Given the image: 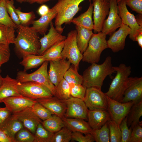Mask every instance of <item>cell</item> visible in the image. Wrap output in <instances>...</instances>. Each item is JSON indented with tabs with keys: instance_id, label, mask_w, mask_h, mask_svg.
<instances>
[{
	"instance_id": "cell-1",
	"label": "cell",
	"mask_w": 142,
	"mask_h": 142,
	"mask_svg": "<svg viewBox=\"0 0 142 142\" xmlns=\"http://www.w3.org/2000/svg\"><path fill=\"white\" fill-rule=\"evenodd\" d=\"M14 49L17 55L23 58L28 54H39L40 47L39 34L32 27L20 25L17 28Z\"/></svg>"
},
{
	"instance_id": "cell-2",
	"label": "cell",
	"mask_w": 142,
	"mask_h": 142,
	"mask_svg": "<svg viewBox=\"0 0 142 142\" xmlns=\"http://www.w3.org/2000/svg\"><path fill=\"white\" fill-rule=\"evenodd\" d=\"M83 72L82 84L87 88L101 89L104 80L108 75L115 72L112 64V58L107 57L103 63L91 64Z\"/></svg>"
},
{
	"instance_id": "cell-3",
	"label": "cell",
	"mask_w": 142,
	"mask_h": 142,
	"mask_svg": "<svg viewBox=\"0 0 142 142\" xmlns=\"http://www.w3.org/2000/svg\"><path fill=\"white\" fill-rule=\"evenodd\" d=\"M85 0H58L52 8L57 12L55 18V28L62 34L64 27V23L69 24L80 9L79 6ZM90 2L91 0H89Z\"/></svg>"
},
{
	"instance_id": "cell-4",
	"label": "cell",
	"mask_w": 142,
	"mask_h": 142,
	"mask_svg": "<svg viewBox=\"0 0 142 142\" xmlns=\"http://www.w3.org/2000/svg\"><path fill=\"white\" fill-rule=\"evenodd\" d=\"M116 75L112 81L106 95L116 100L121 102L124 92L126 89L131 68L122 63L118 66L114 67Z\"/></svg>"
},
{
	"instance_id": "cell-5",
	"label": "cell",
	"mask_w": 142,
	"mask_h": 142,
	"mask_svg": "<svg viewBox=\"0 0 142 142\" xmlns=\"http://www.w3.org/2000/svg\"><path fill=\"white\" fill-rule=\"evenodd\" d=\"M106 35L102 32L93 33L83 54L82 60L91 64L100 61L102 52L107 48Z\"/></svg>"
},
{
	"instance_id": "cell-6",
	"label": "cell",
	"mask_w": 142,
	"mask_h": 142,
	"mask_svg": "<svg viewBox=\"0 0 142 142\" xmlns=\"http://www.w3.org/2000/svg\"><path fill=\"white\" fill-rule=\"evenodd\" d=\"M48 62L45 61L38 69L31 73L22 71L18 72L16 79L21 83L32 81L43 84L49 89L53 96H55V86L51 82L48 75Z\"/></svg>"
},
{
	"instance_id": "cell-7",
	"label": "cell",
	"mask_w": 142,
	"mask_h": 142,
	"mask_svg": "<svg viewBox=\"0 0 142 142\" xmlns=\"http://www.w3.org/2000/svg\"><path fill=\"white\" fill-rule=\"evenodd\" d=\"M76 30L69 32L65 40L64 46L61 56L62 58L67 59L75 69L78 70L83 54L80 52L76 41Z\"/></svg>"
},
{
	"instance_id": "cell-8",
	"label": "cell",
	"mask_w": 142,
	"mask_h": 142,
	"mask_svg": "<svg viewBox=\"0 0 142 142\" xmlns=\"http://www.w3.org/2000/svg\"><path fill=\"white\" fill-rule=\"evenodd\" d=\"M17 88L21 95L33 100L53 96L47 87L36 82L29 81L21 83L19 82L17 85Z\"/></svg>"
},
{
	"instance_id": "cell-9",
	"label": "cell",
	"mask_w": 142,
	"mask_h": 142,
	"mask_svg": "<svg viewBox=\"0 0 142 142\" xmlns=\"http://www.w3.org/2000/svg\"><path fill=\"white\" fill-rule=\"evenodd\" d=\"M83 100L89 110L107 111V96L102 91L101 89L93 87L87 88Z\"/></svg>"
},
{
	"instance_id": "cell-10",
	"label": "cell",
	"mask_w": 142,
	"mask_h": 142,
	"mask_svg": "<svg viewBox=\"0 0 142 142\" xmlns=\"http://www.w3.org/2000/svg\"><path fill=\"white\" fill-rule=\"evenodd\" d=\"M107 111L111 119L120 125L127 116L132 106L135 103L134 101L122 103L107 96Z\"/></svg>"
},
{
	"instance_id": "cell-11",
	"label": "cell",
	"mask_w": 142,
	"mask_h": 142,
	"mask_svg": "<svg viewBox=\"0 0 142 142\" xmlns=\"http://www.w3.org/2000/svg\"><path fill=\"white\" fill-rule=\"evenodd\" d=\"M119 14L122 23L128 26L131 29L129 37L134 41L138 35L142 33V27L138 23L135 17L128 11L125 0H121L118 3Z\"/></svg>"
},
{
	"instance_id": "cell-12",
	"label": "cell",
	"mask_w": 142,
	"mask_h": 142,
	"mask_svg": "<svg viewBox=\"0 0 142 142\" xmlns=\"http://www.w3.org/2000/svg\"><path fill=\"white\" fill-rule=\"evenodd\" d=\"M63 101L67 106L64 117L88 120V109L83 99L71 96L69 99Z\"/></svg>"
},
{
	"instance_id": "cell-13",
	"label": "cell",
	"mask_w": 142,
	"mask_h": 142,
	"mask_svg": "<svg viewBox=\"0 0 142 142\" xmlns=\"http://www.w3.org/2000/svg\"><path fill=\"white\" fill-rule=\"evenodd\" d=\"M110 8L107 18L105 19L101 31L106 35H111L122 24V20L119 14L117 0H109Z\"/></svg>"
},
{
	"instance_id": "cell-14",
	"label": "cell",
	"mask_w": 142,
	"mask_h": 142,
	"mask_svg": "<svg viewBox=\"0 0 142 142\" xmlns=\"http://www.w3.org/2000/svg\"><path fill=\"white\" fill-rule=\"evenodd\" d=\"M93 19L95 33L101 32L103 23L108 15L110 8L109 1L103 0H93Z\"/></svg>"
},
{
	"instance_id": "cell-15",
	"label": "cell",
	"mask_w": 142,
	"mask_h": 142,
	"mask_svg": "<svg viewBox=\"0 0 142 142\" xmlns=\"http://www.w3.org/2000/svg\"><path fill=\"white\" fill-rule=\"evenodd\" d=\"M142 100V77H129L121 102H138Z\"/></svg>"
},
{
	"instance_id": "cell-16",
	"label": "cell",
	"mask_w": 142,
	"mask_h": 142,
	"mask_svg": "<svg viewBox=\"0 0 142 142\" xmlns=\"http://www.w3.org/2000/svg\"><path fill=\"white\" fill-rule=\"evenodd\" d=\"M12 114L19 120L24 126L34 134L38 124L42 121L33 112L31 107H27Z\"/></svg>"
},
{
	"instance_id": "cell-17",
	"label": "cell",
	"mask_w": 142,
	"mask_h": 142,
	"mask_svg": "<svg viewBox=\"0 0 142 142\" xmlns=\"http://www.w3.org/2000/svg\"><path fill=\"white\" fill-rule=\"evenodd\" d=\"M131 31L128 26L122 23L118 30L113 32L107 40V48L110 49L114 53L123 50L126 38Z\"/></svg>"
},
{
	"instance_id": "cell-18",
	"label": "cell",
	"mask_w": 142,
	"mask_h": 142,
	"mask_svg": "<svg viewBox=\"0 0 142 142\" xmlns=\"http://www.w3.org/2000/svg\"><path fill=\"white\" fill-rule=\"evenodd\" d=\"M49 62L48 72L49 78L52 83L56 86L63 78L67 70L70 66V62L66 59L61 58Z\"/></svg>"
},
{
	"instance_id": "cell-19",
	"label": "cell",
	"mask_w": 142,
	"mask_h": 142,
	"mask_svg": "<svg viewBox=\"0 0 142 142\" xmlns=\"http://www.w3.org/2000/svg\"><path fill=\"white\" fill-rule=\"evenodd\" d=\"M50 28L48 33L40 38V47L38 55H42L50 48L62 41L66 37L59 33L54 27L53 22L50 23Z\"/></svg>"
},
{
	"instance_id": "cell-20",
	"label": "cell",
	"mask_w": 142,
	"mask_h": 142,
	"mask_svg": "<svg viewBox=\"0 0 142 142\" xmlns=\"http://www.w3.org/2000/svg\"><path fill=\"white\" fill-rule=\"evenodd\" d=\"M37 102L36 100L22 95L9 97L2 100V102L5 104V107L11 113L26 108H32Z\"/></svg>"
},
{
	"instance_id": "cell-21",
	"label": "cell",
	"mask_w": 142,
	"mask_h": 142,
	"mask_svg": "<svg viewBox=\"0 0 142 142\" xmlns=\"http://www.w3.org/2000/svg\"><path fill=\"white\" fill-rule=\"evenodd\" d=\"M51 112L62 118L64 117L67 106L64 101L58 99L56 96L42 98L36 100Z\"/></svg>"
},
{
	"instance_id": "cell-22",
	"label": "cell",
	"mask_w": 142,
	"mask_h": 142,
	"mask_svg": "<svg viewBox=\"0 0 142 142\" xmlns=\"http://www.w3.org/2000/svg\"><path fill=\"white\" fill-rule=\"evenodd\" d=\"M87 118L88 123L93 130L100 128L111 120L108 111L101 110H90L88 109Z\"/></svg>"
},
{
	"instance_id": "cell-23",
	"label": "cell",
	"mask_w": 142,
	"mask_h": 142,
	"mask_svg": "<svg viewBox=\"0 0 142 142\" xmlns=\"http://www.w3.org/2000/svg\"><path fill=\"white\" fill-rule=\"evenodd\" d=\"M19 82L16 79L12 78L8 75L3 78L0 86V103H2L3 100L7 98L22 95L17 88Z\"/></svg>"
},
{
	"instance_id": "cell-24",
	"label": "cell",
	"mask_w": 142,
	"mask_h": 142,
	"mask_svg": "<svg viewBox=\"0 0 142 142\" xmlns=\"http://www.w3.org/2000/svg\"><path fill=\"white\" fill-rule=\"evenodd\" d=\"M24 127L22 123L12 114L0 125V127L12 142H15V138L16 134Z\"/></svg>"
},
{
	"instance_id": "cell-25",
	"label": "cell",
	"mask_w": 142,
	"mask_h": 142,
	"mask_svg": "<svg viewBox=\"0 0 142 142\" xmlns=\"http://www.w3.org/2000/svg\"><path fill=\"white\" fill-rule=\"evenodd\" d=\"M64 125L72 132H79L86 134L91 133L93 130L89 123L84 120L80 118H62Z\"/></svg>"
},
{
	"instance_id": "cell-26",
	"label": "cell",
	"mask_w": 142,
	"mask_h": 142,
	"mask_svg": "<svg viewBox=\"0 0 142 142\" xmlns=\"http://www.w3.org/2000/svg\"><path fill=\"white\" fill-rule=\"evenodd\" d=\"M57 14V12L51 8L47 14L41 16L37 20H34L32 23L31 27L38 33L44 35L48 30L50 23L55 18Z\"/></svg>"
},
{
	"instance_id": "cell-27",
	"label": "cell",
	"mask_w": 142,
	"mask_h": 142,
	"mask_svg": "<svg viewBox=\"0 0 142 142\" xmlns=\"http://www.w3.org/2000/svg\"><path fill=\"white\" fill-rule=\"evenodd\" d=\"M93 11V4L90 2L87 10L78 17L73 18L71 23L76 26L92 31L94 28V23L92 19Z\"/></svg>"
},
{
	"instance_id": "cell-28",
	"label": "cell",
	"mask_w": 142,
	"mask_h": 142,
	"mask_svg": "<svg viewBox=\"0 0 142 142\" xmlns=\"http://www.w3.org/2000/svg\"><path fill=\"white\" fill-rule=\"evenodd\" d=\"M77 31L76 41L78 47L83 54L87 49L89 42L94 33L90 30L75 25Z\"/></svg>"
},
{
	"instance_id": "cell-29",
	"label": "cell",
	"mask_w": 142,
	"mask_h": 142,
	"mask_svg": "<svg viewBox=\"0 0 142 142\" xmlns=\"http://www.w3.org/2000/svg\"><path fill=\"white\" fill-rule=\"evenodd\" d=\"M142 116V100L135 103L131 108L127 115V125L132 129L140 122L139 119Z\"/></svg>"
},
{
	"instance_id": "cell-30",
	"label": "cell",
	"mask_w": 142,
	"mask_h": 142,
	"mask_svg": "<svg viewBox=\"0 0 142 142\" xmlns=\"http://www.w3.org/2000/svg\"><path fill=\"white\" fill-rule=\"evenodd\" d=\"M20 63L24 67L23 71L37 68L46 61L43 55L33 54L27 55L22 58Z\"/></svg>"
},
{
	"instance_id": "cell-31",
	"label": "cell",
	"mask_w": 142,
	"mask_h": 142,
	"mask_svg": "<svg viewBox=\"0 0 142 142\" xmlns=\"http://www.w3.org/2000/svg\"><path fill=\"white\" fill-rule=\"evenodd\" d=\"M42 124L46 129L53 133L57 132L65 126L62 118L54 114L43 120Z\"/></svg>"
},
{
	"instance_id": "cell-32",
	"label": "cell",
	"mask_w": 142,
	"mask_h": 142,
	"mask_svg": "<svg viewBox=\"0 0 142 142\" xmlns=\"http://www.w3.org/2000/svg\"><path fill=\"white\" fill-rule=\"evenodd\" d=\"M15 29L0 24V44L9 45L14 43Z\"/></svg>"
},
{
	"instance_id": "cell-33",
	"label": "cell",
	"mask_w": 142,
	"mask_h": 142,
	"mask_svg": "<svg viewBox=\"0 0 142 142\" xmlns=\"http://www.w3.org/2000/svg\"><path fill=\"white\" fill-rule=\"evenodd\" d=\"M64 40L54 45L43 54L42 55L46 61L49 62L62 58L61 54L64 46Z\"/></svg>"
},
{
	"instance_id": "cell-34",
	"label": "cell",
	"mask_w": 142,
	"mask_h": 142,
	"mask_svg": "<svg viewBox=\"0 0 142 142\" xmlns=\"http://www.w3.org/2000/svg\"><path fill=\"white\" fill-rule=\"evenodd\" d=\"M91 134L96 142H110L109 130L107 122L100 128L93 130Z\"/></svg>"
},
{
	"instance_id": "cell-35",
	"label": "cell",
	"mask_w": 142,
	"mask_h": 142,
	"mask_svg": "<svg viewBox=\"0 0 142 142\" xmlns=\"http://www.w3.org/2000/svg\"><path fill=\"white\" fill-rule=\"evenodd\" d=\"M55 87V96L59 99L64 100L71 97L70 85L64 78Z\"/></svg>"
},
{
	"instance_id": "cell-36",
	"label": "cell",
	"mask_w": 142,
	"mask_h": 142,
	"mask_svg": "<svg viewBox=\"0 0 142 142\" xmlns=\"http://www.w3.org/2000/svg\"><path fill=\"white\" fill-rule=\"evenodd\" d=\"M54 134L46 129L42 123H40L38 125L34 135L33 142H51Z\"/></svg>"
},
{
	"instance_id": "cell-37",
	"label": "cell",
	"mask_w": 142,
	"mask_h": 142,
	"mask_svg": "<svg viewBox=\"0 0 142 142\" xmlns=\"http://www.w3.org/2000/svg\"><path fill=\"white\" fill-rule=\"evenodd\" d=\"M63 78L69 84H82V76L78 73V70L73 66L70 67L66 71Z\"/></svg>"
},
{
	"instance_id": "cell-38",
	"label": "cell",
	"mask_w": 142,
	"mask_h": 142,
	"mask_svg": "<svg viewBox=\"0 0 142 142\" xmlns=\"http://www.w3.org/2000/svg\"><path fill=\"white\" fill-rule=\"evenodd\" d=\"M6 1V0H0V24L17 28V26L12 20L7 12Z\"/></svg>"
},
{
	"instance_id": "cell-39",
	"label": "cell",
	"mask_w": 142,
	"mask_h": 142,
	"mask_svg": "<svg viewBox=\"0 0 142 142\" xmlns=\"http://www.w3.org/2000/svg\"><path fill=\"white\" fill-rule=\"evenodd\" d=\"M107 123L109 130L110 142H121V134L119 125L111 119Z\"/></svg>"
},
{
	"instance_id": "cell-40",
	"label": "cell",
	"mask_w": 142,
	"mask_h": 142,
	"mask_svg": "<svg viewBox=\"0 0 142 142\" xmlns=\"http://www.w3.org/2000/svg\"><path fill=\"white\" fill-rule=\"evenodd\" d=\"M72 132L66 126L54 133L51 142H69L72 139Z\"/></svg>"
},
{
	"instance_id": "cell-41",
	"label": "cell",
	"mask_w": 142,
	"mask_h": 142,
	"mask_svg": "<svg viewBox=\"0 0 142 142\" xmlns=\"http://www.w3.org/2000/svg\"><path fill=\"white\" fill-rule=\"evenodd\" d=\"M34 113L41 120H44L50 117L53 114L37 101L31 108Z\"/></svg>"
},
{
	"instance_id": "cell-42",
	"label": "cell",
	"mask_w": 142,
	"mask_h": 142,
	"mask_svg": "<svg viewBox=\"0 0 142 142\" xmlns=\"http://www.w3.org/2000/svg\"><path fill=\"white\" fill-rule=\"evenodd\" d=\"M16 12L18 15L21 25L28 26L32 23L35 18V15L33 11L28 12H22L20 9H16Z\"/></svg>"
},
{
	"instance_id": "cell-43",
	"label": "cell",
	"mask_w": 142,
	"mask_h": 142,
	"mask_svg": "<svg viewBox=\"0 0 142 142\" xmlns=\"http://www.w3.org/2000/svg\"><path fill=\"white\" fill-rule=\"evenodd\" d=\"M34 135L24 128L19 130L15 136V142H33Z\"/></svg>"
},
{
	"instance_id": "cell-44",
	"label": "cell",
	"mask_w": 142,
	"mask_h": 142,
	"mask_svg": "<svg viewBox=\"0 0 142 142\" xmlns=\"http://www.w3.org/2000/svg\"><path fill=\"white\" fill-rule=\"evenodd\" d=\"M69 85L71 96L83 100L86 92V87L82 84Z\"/></svg>"
},
{
	"instance_id": "cell-45",
	"label": "cell",
	"mask_w": 142,
	"mask_h": 142,
	"mask_svg": "<svg viewBox=\"0 0 142 142\" xmlns=\"http://www.w3.org/2000/svg\"><path fill=\"white\" fill-rule=\"evenodd\" d=\"M13 0H6V5L7 12L14 23L17 26L21 25L20 22L16 11V8Z\"/></svg>"
},
{
	"instance_id": "cell-46",
	"label": "cell",
	"mask_w": 142,
	"mask_h": 142,
	"mask_svg": "<svg viewBox=\"0 0 142 142\" xmlns=\"http://www.w3.org/2000/svg\"><path fill=\"white\" fill-rule=\"evenodd\" d=\"M127 116L122 120L119 125L121 132V142H129L132 129L128 128L127 125Z\"/></svg>"
},
{
	"instance_id": "cell-47",
	"label": "cell",
	"mask_w": 142,
	"mask_h": 142,
	"mask_svg": "<svg viewBox=\"0 0 142 142\" xmlns=\"http://www.w3.org/2000/svg\"><path fill=\"white\" fill-rule=\"evenodd\" d=\"M142 142V128L140 122L132 129L129 142Z\"/></svg>"
},
{
	"instance_id": "cell-48",
	"label": "cell",
	"mask_w": 142,
	"mask_h": 142,
	"mask_svg": "<svg viewBox=\"0 0 142 142\" xmlns=\"http://www.w3.org/2000/svg\"><path fill=\"white\" fill-rule=\"evenodd\" d=\"M79 132H72L71 140L79 142H93L94 140L92 135L90 133L83 135Z\"/></svg>"
},
{
	"instance_id": "cell-49",
	"label": "cell",
	"mask_w": 142,
	"mask_h": 142,
	"mask_svg": "<svg viewBox=\"0 0 142 142\" xmlns=\"http://www.w3.org/2000/svg\"><path fill=\"white\" fill-rule=\"evenodd\" d=\"M10 55L9 45L0 44V68L9 60Z\"/></svg>"
},
{
	"instance_id": "cell-50",
	"label": "cell",
	"mask_w": 142,
	"mask_h": 142,
	"mask_svg": "<svg viewBox=\"0 0 142 142\" xmlns=\"http://www.w3.org/2000/svg\"><path fill=\"white\" fill-rule=\"evenodd\" d=\"M126 5L133 11L142 14V0H125Z\"/></svg>"
},
{
	"instance_id": "cell-51",
	"label": "cell",
	"mask_w": 142,
	"mask_h": 142,
	"mask_svg": "<svg viewBox=\"0 0 142 142\" xmlns=\"http://www.w3.org/2000/svg\"><path fill=\"white\" fill-rule=\"evenodd\" d=\"M11 114V113L6 107H0V118L3 121L7 119Z\"/></svg>"
},
{
	"instance_id": "cell-52",
	"label": "cell",
	"mask_w": 142,
	"mask_h": 142,
	"mask_svg": "<svg viewBox=\"0 0 142 142\" xmlns=\"http://www.w3.org/2000/svg\"><path fill=\"white\" fill-rule=\"evenodd\" d=\"M50 8L46 5L43 4L38 9L37 12L41 16L47 14L49 11Z\"/></svg>"
},
{
	"instance_id": "cell-53",
	"label": "cell",
	"mask_w": 142,
	"mask_h": 142,
	"mask_svg": "<svg viewBox=\"0 0 142 142\" xmlns=\"http://www.w3.org/2000/svg\"><path fill=\"white\" fill-rule=\"evenodd\" d=\"M0 142H12L11 139L0 127Z\"/></svg>"
},
{
	"instance_id": "cell-54",
	"label": "cell",
	"mask_w": 142,
	"mask_h": 142,
	"mask_svg": "<svg viewBox=\"0 0 142 142\" xmlns=\"http://www.w3.org/2000/svg\"><path fill=\"white\" fill-rule=\"evenodd\" d=\"M53 0H27L26 2L30 4L37 3L42 4L47 2Z\"/></svg>"
},
{
	"instance_id": "cell-55",
	"label": "cell",
	"mask_w": 142,
	"mask_h": 142,
	"mask_svg": "<svg viewBox=\"0 0 142 142\" xmlns=\"http://www.w3.org/2000/svg\"><path fill=\"white\" fill-rule=\"evenodd\" d=\"M135 41H137L139 45L142 48V33L137 35L135 38Z\"/></svg>"
},
{
	"instance_id": "cell-56",
	"label": "cell",
	"mask_w": 142,
	"mask_h": 142,
	"mask_svg": "<svg viewBox=\"0 0 142 142\" xmlns=\"http://www.w3.org/2000/svg\"><path fill=\"white\" fill-rule=\"evenodd\" d=\"M142 14H139L135 18L138 24L141 26L142 27Z\"/></svg>"
},
{
	"instance_id": "cell-57",
	"label": "cell",
	"mask_w": 142,
	"mask_h": 142,
	"mask_svg": "<svg viewBox=\"0 0 142 142\" xmlns=\"http://www.w3.org/2000/svg\"><path fill=\"white\" fill-rule=\"evenodd\" d=\"M1 68H0V86L1 85L2 83V82L3 79V78L2 77L1 74Z\"/></svg>"
},
{
	"instance_id": "cell-58",
	"label": "cell",
	"mask_w": 142,
	"mask_h": 142,
	"mask_svg": "<svg viewBox=\"0 0 142 142\" xmlns=\"http://www.w3.org/2000/svg\"><path fill=\"white\" fill-rule=\"evenodd\" d=\"M27 0H16V1L20 3L26 2Z\"/></svg>"
},
{
	"instance_id": "cell-59",
	"label": "cell",
	"mask_w": 142,
	"mask_h": 142,
	"mask_svg": "<svg viewBox=\"0 0 142 142\" xmlns=\"http://www.w3.org/2000/svg\"><path fill=\"white\" fill-rule=\"evenodd\" d=\"M2 120L0 118V125L2 123Z\"/></svg>"
},
{
	"instance_id": "cell-60",
	"label": "cell",
	"mask_w": 142,
	"mask_h": 142,
	"mask_svg": "<svg viewBox=\"0 0 142 142\" xmlns=\"http://www.w3.org/2000/svg\"><path fill=\"white\" fill-rule=\"evenodd\" d=\"M121 0H117V2L118 3V2H119V1H120Z\"/></svg>"
},
{
	"instance_id": "cell-61",
	"label": "cell",
	"mask_w": 142,
	"mask_h": 142,
	"mask_svg": "<svg viewBox=\"0 0 142 142\" xmlns=\"http://www.w3.org/2000/svg\"><path fill=\"white\" fill-rule=\"evenodd\" d=\"M105 0V1H109V0Z\"/></svg>"
},
{
	"instance_id": "cell-62",
	"label": "cell",
	"mask_w": 142,
	"mask_h": 142,
	"mask_svg": "<svg viewBox=\"0 0 142 142\" xmlns=\"http://www.w3.org/2000/svg\"></svg>"
}]
</instances>
